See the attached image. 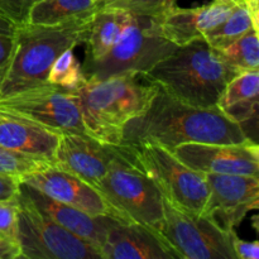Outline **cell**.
Returning <instances> with one entry per match:
<instances>
[{
    "label": "cell",
    "mask_w": 259,
    "mask_h": 259,
    "mask_svg": "<svg viewBox=\"0 0 259 259\" xmlns=\"http://www.w3.org/2000/svg\"><path fill=\"white\" fill-rule=\"evenodd\" d=\"M99 9V0H38L30 8L27 23L33 25L63 24L91 17Z\"/></svg>",
    "instance_id": "obj_20"
},
{
    "label": "cell",
    "mask_w": 259,
    "mask_h": 259,
    "mask_svg": "<svg viewBox=\"0 0 259 259\" xmlns=\"http://www.w3.org/2000/svg\"><path fill=\"white\" fill-rule=\"evenodd\" d=\"M245 3L252 15L253 25L255 29L259 30V0H245Z\"/></svg>",
    "instance_id": "obj_33"
},
{
    "label": "cell",
    "mask_w": 259,
    "mask_h": 259,
    "mask_svg": "<svg viewBox=\"0 0 259 259\" xmlns=\"http://www.w3.org/2000/svg\"><path fill=\"white\" fill-rule=\"evenodd\" d=\"M99 2H100V5H101V3H103V2H104V0H99Z\"/></svg>",
    "instance_id": "obj_34"
},
{
    "label": "cell",
    "mask_w": 259,
    "mask_h": 259,
    "mask_svg": "<svg viewBox=\"0 0 259 259\" xmlns=\"http://www.w3.org/2000/svg\"><path fill=\"white\" fill-rule=\"evenodd\" d=\"M93 17L57 25H18L12 61L0 83V96L47 83L53 61L63 51L86 42Z\"/></svg>",
    "instance_id": "obj_4"
},
{
    "label": "cell",
    "mask_w": 259,
    "mask_h": 259,
    "mask_svg": "<svg viewBox=\"0 0 259 259\" xmlns=\"http://www.w3.org/2000/svg\"><path fill=\"white\" fill-rule=\"evenodd\" d=\"M123 147L132 161L156 182L162 196L186 211L204 215L209 199L205 174L187 167L172 152L158 144Z\"/></svg>",
    "instance_id": "obj_7"
},
{
    "label": "cell",
    "mask_w": 259,
    "mask_h": 259,
    "mask_svg": "<svg viewBox=\"0 0 259 259\" xmlns=\"http://www.w3.org/2000/svg\"><path fill=\"white\" fill-rule=\"evenodd\" d=\"M248 141L245 129L219 108L189 105L159 86L146 110L125 124L120 144L152 143L174 152L185 143L239 144Z\"/></svg>",
    "instance_id": "obj_1"
},
{
    "label": "cell",
    "mask_w": 259,
    "mask_h": 259,
    "mask_svg": "<svg viewBox=\"0 0 259 259\" xmlns=\"http://www.w3.org/2000/svg\"><path fill=\"white\" fill-rule=\"evenodd\" d=\"M20 181L15 177L0 175V200L13 199L19 191Z\"/></svg>",
    "instance_id": "obj_32"
},
{
    "label": "cell",
    "mask_w": 259,
    "mask_h": 259,
    "mask_svg": "<svg viewBox=\"0 0 259 259\" xmlns=\"http://www.w3.org/2000/svg\"><path fill=\"white\" fill-rule=\"evenodd\" d=\"M61 133L0 110V146L52 163Z\"/></svg>",
    "instance_id": "obj_18"
},
{
    "label": "cell",
    "mask_w": 259,
    "mask_h": 259,
    "mask_svg": "<svg viewBox=\"0 0 259 259\" xmlns=\"http://www.w3.org/2000/svg\"><path fill=\"white\" fill-rule=\"evenodd\" d=\"M52 164L48 161L25 156L0 146V175L15 177L20 181L24 176Z\"/></svg>",
    "instance_id": "obj_25"
},
{
    "label": "cell",
    "mask_w": 259,
    "mask_h": 259,
    "mask_svg": "<svg viewBox=\"0 0 259 259\" xmlns=\"http://www.w3.org/2000/svg\"><path fill=\"white\" fill-rule=\"evenodd\" d=\"M162 234L179 259H237L232 233L211 218L186 211L162 196Z\"/></svg>",
    "instance_id": "obj_9"
},
{
    "label": "cell",
    "mask_w": 259,
    "mask_h": 259,
    "mask_svg": "<svg viewBox=\"0 0 259 259\" xmlns=\"http://www.w3.org/2000/svg\"><path fill=\"white\" fill-rule=\"evenodd\" d=\"M125 18V10L114 8H100L94 14L85 42L88 46L85 61L98 60L110 51L123 29Z\"/></svg>",
    "instance_id": "obj_21"
},
{
    "label": "cell",
    "mask_w": 259,
    "mask_h": 259,
    "mask_svg": "<svg viewBox=\"0 0 259 259\" xmlns=\"http://www.w3.org/2000/svg\"><path fill=\"white\" fill-rule=\"evenodd\" d=\"M20 245L17 239L0 233V259L20 258Z\"/></svg>",
    "instance_id": "obj_31"
},
{
    "label": "cell",
    "mask_w": 259,
    "mask_h": 259,
    "mask_svg": "<svg viewBox=\"0 0 259 259\" xmlns=\"http://www.w3.org/2000/svg\"><path fill=\"white\" fill-rule=\"evenodd\" d=\"M119 147V157L95 189L118 220L146 225L162 233V192L156 182L132 161L125 148Z\"/></svg>",
    "instance_id": "obj_5"
},
{
    "label": "cell",
    "mask_w": 259,
    "mask_h": 259,
    "mask_svg": "<svg viewBox=\"0 0 259 259\" xmlns=\"http://www.w3.org/2000/svg\"><path fill=\"white\" fill-rule=\"evenodd\" d=\"M0 110L58 133H86L73 91L52 83L0 96Z\"/></svg>",
    "instance_id": "obj_10"
},
{
    "label": "cell",
    "mask_w": 259,
    "mask_h": 259,
    "mask_svg": "<svg viewBox=\"0 0 259 259\" xmlns=\"http://www.w3.org/2000/svg\"><path fill=\"white\" fill-rule=\"evenodd\" d=\"M209 199L204 215L220 228L233 232L247 214L259 206V177L245 175L205 174Z\"/></svg>",
    "instance_id": "obj_11"
},
{
    "label": "cell",
    "mask_w": 259,
    "mask_h": 259,
    "mask_svg": "<svg viewBox=\"0 0 259 259\" xmlns=\"http://www.w3.org/2000/svg\"><path fill=\"white\" fill-rule=\"evenodd\" d=\"M238 0H214L196 8L175 5L154 18L162 35L175 46H184L199 38L227 19Z\"/></svg>",
    "instance_id": "obj_16"
},
{
    "label": "cell",
    "mask_w": 259,
    "mask_h": 259,
    "mask_svg": "<svg viewBox=\"0 0 259 259\" xmlns=\"http://www.w3.org/2000/svg\"><path fill=\"white\" fill-rule=\"evenodd\" d=\"M120 147L103 143L86 133H61L52 164L93 187L108 174Z\"/></svg>",
    "instance_id": "obj_13"
},
{
    "label": "cell",
    "mask_w": 259,
    "mask_h": 259,
    "mask_svg": "<svg viewBox=\"0 0 259 259\" xmlns=\"http://www.w3.org/2000/svg\"><path fill=\"white\" fill-rule=\"evenodd\" d=\"M100 253L103 259H179L162 233L125 222L114 224Z\"/></svg>",
    "instance_id": "obj_17"
},
{
    "label": "cell",
    "mask_w": 259,
    "mask_h": 259,
    "mask_svg": "<svg viewBox=\"0 0 259 259\" xmlns=\"http://www.w3.org/2000/svg\"><path fill=\"white\" fill-rule=\"evenodd\" d=\"M215 53L228 66L238 72L259 70V32L250 29L237 40L225 47L215 50Z\"/></svg>",
    "instance_id": "obj_23"
},
{
    "label": "cell",
    "mask_w": 259,
    "mask_h": 259,
    "mask_svg": "<svg viewBox=\"0 0 259 259\" xmlns=\"http://www.w3.org/2000/svg\"><path fill=\"white\" fill-rule=\"evenodd\" d=\"M250 29H255V28L253 25L252 15L248 9L247 3L245 0H238L234 9L228 15L227 19L204 33L202 37L212 48L219 50L237 40Z\"/></svg>",
    "instance_id": "obj_22"
},
{
    "label": "cell",
    "mask_w": 259,
    "mask_h": 259,
    "mask_svg": "<svg viewBox=\"0 0 259 259\" xmlns=\"http://www.w3.org/2000/svg\"><path fill=\"white\" fill-rule=\"evenodd\" d=\"M158 88L148 73L128 71L103 80H85L72 91L86 134L120 146L125 124L146 110Z\"/></svg>",
    "instance_id": "obj_2"
},
{
    "label": "cell",
    "mask_w": 259,
    "mask_h": 259,
    "mask_svg": "<svg viewBox=\"0 0 259 259\" xmlns=\"http://www.w3.org/2000/svg\"><path fill=\"white\" fill-rule=\"evenodd\" d=\"M232 245L237 259H258L259 242H245L238 237L237 232L232 233Z\"/></svg>",
    "instance_id": "obj_29"
},
{
    "label": "cell",
    "mask_w": 259,
    "mask_h": 259,
    "mask_svg": "<svg viewBox=\"0 0 259 259\" xmlns=\"http://www.w3.org/2000/svg\"><path fill=\"white\" fill-rule=\"evenodd\" d=\"M177 0H104L100 8L121 9L136 15L157 18L174 8Z\"/></svg>",
    "instance_id": "obj_26"
},
{
    "label": "cell",
    "mask_w": 259,
    "mask_h": 259,
    "mask_svg": "<svg viewBox=\"0 0 259 259\" xmlns=\"http://www.w3.org/2000/svg\"><path fill=\"white\" fill-rule=\"evenodd\" d=\"M176 47L162 35L154 18L126 12L123 29L110 51L98 60L85 61L82 72L86 80H103L128 71L148 73Z\"/></svg>",
    "instance_id": "obj_6"
},
{
    "label": "cell",
    "mask_w": 259,
    "mask_h": 259,
    "mask_svg": "<svg viewBox=\"0 0 259 259\" xmlns=\"http://www.w3.org/2000/svg\"><path fill=\"white\" fill-rule=\"evenodd\" d=\"M172 153L187 167L202 174L259 177V147L252 139L239 144L185 143Z\"/></svg>",
    "instance_id": "obj_12"
},
{
    "label": "cell",
    "mask_w": 259,
    "mask_h": 259,
    "mask_svg": "<svg viewBox=\"0 0 259 259\" xmlns=\"http://www.w3.org/2000/svg\"><path fill=\"white\" fill-rule=\"evenodd\" d=\"M19 190L23 195H25L30 200L34 206L47 214L53 222H56L72 234L77 235L85 242L90 243L96 249H99V252L101 250V247L105 243L106 237L114 224L120 222L109 215L88 214L82 210L76 209V207L47 196L42 191L25 184V182H20Z\"/></svg>",
    "instance_id": "obj_14"
},
{
    "label": "cell",
    "mask_w": 259,
    "mask_h": 259,
    "mask_svg": "<svg viewBox=\"0 0 259 259\" xmlns=\"http://www.w3.org/2000/svg\"><path fill=\"white\" fill-rule=\"evenodd\" d=\"M259 70L238 73L227 85L220 96L218 108L232 120L244 128L248 121L258 118Z\"/></svg>",
    "instance_id": "obj_19"
},
{
    "label": "cell",
    "mask_w": 259,
    "mask_h": 259,
    "mask_svg": "<svg viewBox=\"0 0 259 259\" xmlns=\"http://www.w3.org/2000/svg\"><path fill=\"white\" fill-rule=\"evenodd\" d=\"M20 182H25L47 196L82 210L88 214L109 215L115 218L95 187L53 164L27 175L20 180Z\"/></svg>",
    "instance_id": "obj_15"
},
{
    "label": "cell",
    "mask_w": 259,
    "mask_h": 259,
    "mask_svg": "<svg viewBox=\"0 0 259 259\" xmlns=\"http://www.w3.org/2000/svg\"><path fill=\"white\" fill-rule=\"evenodd\" d=\"M238 71L220 60L214 48L199 38L159 61L148 72L167 93L197 108H218L220 96Z\"/></svg>",
    "instance_id": "obj_3"
},
{
    "label": "cell",
    "mask_w": 259,
    "mask_h": 259,
    "mask_svg": "<svg viewBox=\"0 0 259 259\" xmlns=\"http://www.w3.org/2000/svg\"><path fill=\"white\" fill-rule=\"evenodd\" d=\"M18 243L20 258L103 259L90 243L72 234L18 192Z\"/></svg>",
    "instance_id": "obj_8"
},
{
    "label": "cell",
    "mask_w": 259,
    "mask_h": 259,
    "mask_svg": "<svg viewBox=\"0 0 259 259\" xmlns=\"http://www.w3.org/2000/svg\"><path fill=\"white\" fill-rule=\"evenodd\" d=\"M38 0H0V17L18 27L27 23L30 8Z\"/></svg>",
    "instance_id": "obj_27"
},
{
    "label": "cell",
    "mask_w": 259,
    "mask_h": 259,
    "mask_svg": "<svg viewBox=\"0 0 259 259\" xmlns=\"http://www.w3.org/2000/svg\"><path fill=\"white\" fill-rule=\"evenodd\" d=\"M15 38L14 34H0V83L7 73L8 67L12 61L13 52H14Z\"/></svg>",
    "instance_id": "obj_30"
},
{
    "label": "cell",
    "mask_w": 259,
    "mask_h": 259,
    "mask_svg": "<svg viewBox=\"0 0 259 259\" xmlns=\"http://www.w3.org/2000/svg\"><path fill=\"white\" fill-rule=\"evenodd\" d=\"M82 66L76 57L73 48L63 51L51 66L47 75V82L60 88L75 90L85 81Z\"/></svg>",
    "instance_id": "obj_24"
},
{
    "label": "cell",
    "mask_w": 259,
    "mask_h": 259,
    "mask_svg": "<svg viewBox=\"0 0 259 259\" xmlns=\"http://www.w3.org/2000/svg\"><path fill=\"white\" fill-rule=\"evenodd\" d=\"M0 233L18 240V195L0 200Z\"/></svg>",
    "instance_id": "obj_28"
}]
</instances>
